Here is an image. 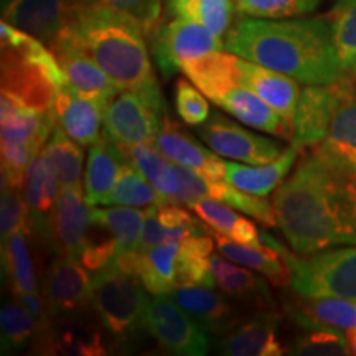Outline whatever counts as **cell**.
<instances>
[{"label": "cell", "instance_id": "31", "mask_svg": "<svg viewBox=\"0 0 356 356\" xmlns=\"http://www.w3.org/2000/svg\"><path fill=\"white\" fill-rule=\"evenodd\" d=\"M300 150L297 147H287L284 152L273 162L261 163V165L249 167L243 163L226 162V181L234 188L256 195V197H267L273 193L296 163Z\"/></svg>", "mask_w": 356, "mask_h": 356}, {"label": "cell", "instance_id": "6", "mask_svg": "<svg viewBox=\"0 0 356 356\" xmlns=\"http://www.w3.org/2000/svg\"><path fill=\"white\" fill-rule=\"evenodd\" d=\"M261 243L275 249L286 261L291 287L297 296L356 302V246L330 248L299 257L266 231H261Z\"/></svg>", "mask_w": 356, "mask_h": 356}, {"label": "cell", "instance_id": "24", "mask_svg": "<svg viewBox=\"0 0 356 356\" xmlns=\"http://www.w3.org/2000/svg\"><path fill=\"white\" fill-rule=\"evenodd\" d=\"M239 81L243 88L256 92L280 118L292 126L293 113L300 96L299 81L266 66L239 56Z\"/></svg>", "mask_w": 356, "mask_h": 356}, {"label": "cell", "instance_id": "22", "mask_svg": "<svg viewBox=\"0 0 356 356\" xmlns=\"http://www.w3.org/2000/svg\"><path fill=\"white\" fill-rule=\"evenodd\" d=\"M275 312H256L221 335V353L228 356H280L284 346L277 337Z\"/></svg>", "mask_w": 356, "mask_h": 356}, {"label": "cell", "instance_id": "8", "mask_svg": "<svg viewBox=\"0 0 356 356\" xmlns=\"http://www.w3.org/2000/svg\"><path fill=\"white\" fill-rule=\"evenodd\" d=\"M165 113L159 81L122 89L104 108V136L122 145L154 144Z\"/></svg>", "mask_w": 356, "mask_h": 356}, {"label": "cell", "instance_id": "33", "mask_svg": "<svg viewBox=\"0 0 356 356\" xmlns=\"http://www.w3.org/2000/svg\"><path fill=\"white\" fill-rule=\"evenodd\" d=\"M188 208L197 213V216L204 225H208V228L233 239V241L252 244V246L262 244L261 231L256 228L254 222L248 218L239 216L229 204L222 203L220 200L202 198Z\"/></svg>", "mask_w": 356, "mask_h": 356}, {"label": "cell", "instance_id": "4", "mask_svg": "<svg viewBox=\"0 0 356 356\" xmlns=\"http://www.w3.org/2000/svg\"><path fill=\"white\" fill-rule=\"evenodd\" d=\"M2 92L19 99L30 108L53 109L61 88L68 86L55 53L42 40L2 20Z\"/></svg>", "mask_w": 356, "mask_h": 356}, {"label": "cell", "instance_id": "38", "mask_svg": "<svg viewBox=\"0 0 356 356\" xmlns=\"http://www.w3.org/2000/svg\"><path fill=\"white\" fill-rule=\"evenodd\" d=\"M215 244L216 243L208 234L190 236L185 241H181L180 257H178L180 286H190V284L207 287L216 286L210 266V256Z\"/></svg>", "mask_w": 356, "mask_h": 356}, {"label": "cell", "instance_id": "48", "mask_svg": "<svg viewBox=\"0 0 356 356\" xmlns=\"http://www.w3.org/2000/svg\"><path fill=\"white\" fill-rule=\"evenodd\" d=\"M76 2L113 7L129 13L140 22L147 38L152 37V33L157 30L160 25V15H162V0H76Z\"/></svg>", "mask_w": 356, "mask_h": 356}, {"label": "cell", "instance_id": "45", "mask_svg": "<svg viewBox=\"0 0 356 356\" xmlns=\"http://www.w3.org/2000/svg\"><path fill=\"white\" fill-rule=\"evenodd\" d=\"M239 15L252 19H292L312 13L322 0H233Z\"/></svg>", "mask_w": 356, "mask_h": 356}, {"label": "cell", "instance_id": "23", "mask_svg": "<svg viewBox=\"0 0 356 356\" xmlns=\"http://www.w3.org/2000/svg\"><path fill=\"white\" fill-rule=\"evenodd\" d=\"M170 297L191 318L197 320L204 330L215 335H225L236 323L241 322L238 309L231 305L220 292L213 291V287L197 284L180 286L170 293Z\"/></svg>", "mask_w": 356, "mask_h": 356}, {"label": "cell", "instance_id": "9", "mask_svg": "<svg viewBox=\"0 0 356 356\" xmlns=\"http://www.w3.org/2000/svg\"><path fill=\"white\" fill-rule=\"evenodd\" d=\"M149 40L152 43L155 63L165 78H172L186 61L226 50L222 37L184 17L160 24Z\"/></svg>", "mask_w": 356, "mask_h": 356}, {"label": "cell", "instance_id": "16", "mask_svg": "<svg viewBox=\"0 0 356 356\" xmlns=\"http://www.w3.org/2000/svg\"><path fill=\"white\" fill-rule=\"evenodd\" d=\"M50 50L55 53L58 63L68 79V86L78 95L108 104L119 92L113 79L78 47L65 29L50 43Z\"/></svg>", "mask_w": 356, "mask_h": 356}, {"label": "cell", "instance_id": "15", "mask_svg": "<svg viewBox=\"0 0 356 356\" xmlns=\"http://www.w3.org/2000/svg\"><path fill=\"white\" fill-rule=\"evenodd\" d=\"M348 78L327 86H307L300 91L292 119V145L299 150L322 144Z\"/></svg>", "mask_w": 356, "mask_h": 356}, {"label": "cell", "instance_id": "28", "mask_svg": "<svg viewBox=\"0 0 356 356\" xmlns=\"http://www.w3.org/2000/svg\"><path fill=\"white\" fill-rule=\"evenodd\" d=\"M181 71L208 99L218 97L236 86L239 81V56L234 53L215 51L181 65Z\"/></svg>", "mask_w": 356, "mask_h": 356}, {"label": "cell", "instance_id": "3", "mask_svg": "<svg viewBox=\"0 0 356 356\" xmlns=\"http://www.w3.org/2000/svg\"><path fill=\"white\" fill-rule=\"evenodd\" d=\"M65 30L119 91L157 81L144 26L129 13L96 3H76L71 7Z\"/></svg>", "mask_w": 356, "mask_h": 356}, {"label": "cell", "instance_id": "53", "mask_svg": "<svg viewBox=\"0 0 356 356\" xmlns=\"http://www.w3.org/2000/svg\"><path fill=\"white\" fill-rule=\"evenodd\" d=\"M355 89H356V86H355Z\"/></svg>", "mask_w": 356, "mask_h": 356}, {"label": "cell", "instance_id": "37", "mask_svg": "<svg viewBox=\"0 0 356 356\" xmlns=\"http://www.w3.org/2000/svg\"><path fill=\"white\" fill-rule=\"evenodd\" d=\"M147 208L145 210H137L132 207L91 208V215L92 221L101 222L113 233L118 254H124V252L136 251L139 248Z\"/></svg>", "mask_w": 356, "mask_h": 356}, {"label": "cell", "instance_id": "36", "mask_svg": "<svg viewBox=\"0 0 356 356\" xmlns=\"http://www.w3.org/2000/svg\"><path fill=\"white\" fill-rule=\"evenodd\" d=\"M327 19L341 70L356 81V0H335Z\"/></svg>", "mask_w": 356, "mask_h": 356}, {"label": "cell", "instance_id": "35", "mask_svg": "<svg viewBox=\"0 0 356 356\" xmlns=\"http://www.w3.org/2000/svg\"><path fill=\"white\" fill-rule=\"evenodd\" d=\"M26 236L29 234L24 231H17L6 243H2V269L7 275L8 289L15 297L38 291Z\"/></svg>", "mask_w": 356, "mask_h": 356}, {"label": "cell", "instance_id": "27", "mask_svg": "<svg viewBox=\"0 0 356 356\" xmlns=\"http://www.w3.org/2000/svg\"><path fill=\"white\" fill-rule=\"evenodd\" d=\"M127 162L118 144L104 136L96 144L89 145L86 170H84V198L95 204H106V200L118 181L119 172Z\"/></svg>", "mask_w": 356, "mask_h": 356}, {"label": "cell", "instance_id": "10", "mask_svg": "<svg viewBox=\"0 0 356 356\" xmlns=\"http://www.w3.org/2000/svg\"><path fill=\"white\" fill-rule=\"evenodd\" d=\"M145 332L167 353L203 356L210 351V340L204 328L168 296L149 299Z\"/></svg>", "mask_w": 356, "mask_h": 356}, {"label": "cell", "instance_id": "13", "mask_svg": "<svg viewBox=\"0 0 356 356\" xmlns=\"http://www.w3.org/2000/svg\"><path fill=\"white\" fill-rule=\"evenodd\" d=\"M91 208L81 186H63L51 210L44 244L55 254L79 259L92 226Z\"/></svg>", "mask_w": 356, "mask_h": 356}, {"label": "cell", "instance_id": "34", "mask_svg": "<svg viewBox=\"0 0 356 356\" xmlns=\"http://www.w3.org/2000/svg\"><path fill=\"white\" fill-rule=\"evenodd\" d=\"M118 147L129 162L139 168L147 180L157 188L160 197L163 198V203H173L178 190V178L175 167L167 162L165 155L150 144H118Z\"/></svg>", "mask_w": 356, "mask_h": 356}, {"label": "cell", "instance_id": "19", "mask_svg": "<svg viewBox=\"0 0 356 356\" xmlns=\"http://www.w3.org/2000/svg\"><path fill=\"white\" fill-rule=\"evenodd\" d=\"M60 181L56 172L44 155V150L33 155L25 173L24 198L29 210L30 236L44 243L48 233V221L58 195H60Z\"/></svg>", "mask_w": 356, "mask_h": 356}, {"label": "cell", "instance_id": "47", "mask_svg": "<svg viewBox=\"0 0 356 356\" xmlns=\"http://www.w3.org/2000/svg\"><path fill=\"white\" fill-rule=\"evenodd\" d=\"M118 254L115 239L111 231L101 222L92 221L91 231L84 244L79 262L91 273H97L102 267H106Z\"/></svg>", "mask_w": 356, "mask_h": 356}, {"label": "cell", "instance_id": "29", "mask_svg": "<svg viewBox=\"0 0 356 356\" xmlns=\"http://www.w3.org/2000/svg\"><path fill=\"white\" fill-rule=\"evenodd\" d=\"M181 243H163L147 251L136 249V274L152 296H170L180 286Z\"/></svg>", "mask_w": 356, "mask_h": 356}, {"label": "cell", "instance_id": "7", "mask_svg": "<svg viewBox=\"0 0 356 356\" xmlns=\"http://www.w3.org/2000/svg\"><path fill=\"white\" fill-rule=\"evenodd\" d=\"M2 121V186L24 188L25 173L33 155L43 149L56 127L53 111L33 109L15 97L3 95Z\"/></svg>", "mask_w": 356, "mask_h": 356}, {"label": "cell", "instance_id": "46", "mask_svg": "<svg viewBox=\"0 0 356 356\" xmlns=\"http://www.w3.org/2000/svg\"><path fill=\"white\" fill-rule=\"evenodd\" d=\"M17 231H24L30 236L29 210H26L24 191L19 186H2V200H0L2 243H6Z\"/></svg>", "mask_w": 356, "mask_h": 356}, {"label": "cell", "instance_id": "42", "mask_svg": "<svg viewBox=\"0 0 356 356\" xmlns=\"http://www.w3.org/2000/svg\"><path fill=\"white\" fill-rule=\"evenodd\" d=\"M2 353L19 351L33 340L38 332V320L22 302H7L0 310Z\"/></svg>", "mask_w": 356, "mask_h": 356}, {"label": "cell", "instance_id": "39", "mask_svg": "<svg viewBox=\"0 0 356 356\" xmlns=\"http://www.w3.org/2000/svg\"><path fill=\"white\" fill-rule=\"evenodd\" d=\"M50 163L55 168L58 181L63 186H81L83 150L81 145L66 136L61 127L53 129L50 139L43 147Z\"/></svg>", "mask_w": 356, "mask_h": 356}, {"label": "cell", "instance_id": "30", "mask_svg": "<svg viewBox=\"0 0 356 356\" xmlns=\"http://www.w3.org/2000/svg\"><path fill=\"white\" fill-rule=\"evenodd\" d=\"M287 315L302 328L332 327L356 330V302L335 297H302L287 307Z\"/></svg>", "mask_w": 356, "mask_h": 356}, {"label": "cell", "instance_id": "17", "mask_svg": "<svg viewBox=\"0 0 356 356\" xmlns=\"http://www.w3.org/2000/svg\"><path fill=\"white\" fill-rule=\"evenodd\" d=\"M353 83V79L346 81L327 137L315 147V154L356 184V92Z\"/></svg>", "mask_w": 356, "mask_h": 356}, {"label": "cell", "instance_id": "50", "mask_svg": "<svg viewBox=\"0 0 356 356\" xmlns=\"http://www.w3.org/2000/svg\"><path fill=\"white\" fill-rule=\"evenodd\" d=\"M157 216H159V221L162 222L163 226H167V228H190V229H198V231L211 233L207 226H203L202 222L195 220L188 211L178 207L177 203L160 204L157 210Z\"/></svg>", "mask_w": 356, "mask_h": 356}, {"label": "cell", "instance_id": "5", "mask_svg": "<svg viewBox=\"0 0 356 356\" xmlns=\"http://www.w3.org/2000/svg\"><path fill=\"white\" fill-rule=\"evenodd\" d=\"M136 274L111 261L91 277V305L115 346H127L145 332L149 297Z\"/></svg>", "mask_w": 356, "mask_h": 356}, {"label": "cell", "instance_id": "25", "mask_svg": "<svg viewBox=\"0 0 356 356\" xmlns=\"http://www.w3.org/2000/svg\"><path fill=\"white\" fill-rule=\"evenodd\" d=\"M211 273L222 293L254 312H274V300L267 282L259 275L238 267L218 254L210 256Z\"/></svg>", "mask_w": 356, "mask_h": 356}, {"label": "cell", "instance_id": "12", "mask_svg": "<svg viewBox=\"0 0 356 356\" xmlns=\"http://www.w3.org/2000/svg\"><path fill=\"white\" fill-rule=\"evenodd\" d=\"M197 134L215 154L251 165L273 162L284 152L280 142L257 136L221 114L210 115L207 122L197 127Z\"/></svg>", "mask_w": 356, "mask_h": 356}, {"label": "cell", "instance_id": "26", "mask_svg": "<svg viewBox=\"0 0 356 356\" xmlns=\"http://www.w3.org/2000/svg\"><path fill=\"white\" fill-rule=\"evenodd\" d=\"M216 106L234 115L246 126L257 129L279 139H292V126L275 111L266 104L251 89L236 86L215 101Z\"/></svg>", "mask_w": 356, "mask_h": 356}, {"label": "cell", "instance_id": "51", "mask_svg": "<svg viewBox=\"0 0 356 356\" xmlns=\"http://www.w3.org/2000/svg\"><path fill=\"white\" fill-rule=\"evenodd\" d=\"M186 0H167V8H168V13H172V15H175L178 8H180Z\"/></svg>", "mask_w": 356, "mask_h": 356}, {"label": "cell", "instance_id": "52", "mask_svg": "<svg viewBox=\"0 0 356 356\" xmlns=\"http://www.w3.org/2000/svg\"><path fill=\"white\" fill-rule=\"evenodd\" d=\"M348 341H350L351 355H356V330L348 332Z\"/></svg>", "mask_w": 356, "mask_h": 356}, {"label": "cell", "instance_id": "41", "mask_svg": "<svg viewBox=\"0 0 356 356\" xmlns=\"http://www.w3.org/2000/svg\"><path fill=\"white\" fill-rule=\"evenodd\" d=\"M289 355L299 356H345L350 355L348 335L332 327L305 328L287 348Z\"/></svg>", "mask_w": 356, "mask_h": 356}, {"label": "cell", "instance_id": "20", "mask_svg": "<svg viewBox=\"0 0 356 356\" xmlns=\"http://www.w3.org/2000/svg\"><path fill=\"white\" fill-rule=\"evenodd\" d=\"M66 0H2V20L32 37L51 43L68 22Z\"/></svg>", "mask_w": 356, "mask_h": 356}, {"label": "cell", "instance_id": "11", "mask_svg": "<svg viewBox=\"0 0 356 356\" xmlns=\"http://www.w3.org/2000/svg\"><path fill=\"white\" fill-rule=\"evenodd\" d=\"M86 312L56 317L50 315L43 323H40L32 343L35 353L70 356L108 355V350L102 343V325L88 318Z\"/></svg>", "mask_w": 356, "mask_h": 356}, {"label": "cell", "instance_id": "32", "mask_svg": "<svg viewBox=\"0 0 356 356\" xmlns=\"http://www.w3.org/2000/svg\"><path fill=\"white\" fill-rule=\"evenodd\" d=\"M211 234L215 236L218 251L226 259L257 270L275 287L291 286V275H289L286 261L275 249L267 246V244L252 246V244L233 241V239L226 238L216 231H211Z\"/></svg>", "mask_w": 356, "mask_h": 356}, {"label": "cell", "instance_id": "49", "mask_svg": "<svg viewBox=\"0 0 356 356\" xmlns=\"http://www.w3.org/2000/svg\"><path fill=\"white\" fill-rule=\"evenodd\" d=\"M191 84L186 79H178L175 88V106L181 121L188 126L198 127L210 119L211 111L202 92Z\"/></svg>", "mask_w": 356, "mask_h": 356}, {"label": "cell", "instance_id": "18", "mask_svg": "<svg viewBox=\"0 0 356 356\" xmlns=\"http://www.w3.org/2000/svg\"><path fill=\"white\" fill-rule=\"evenodd\" d=\"M154 145L173 163L193 168L215 181H226V162L190 136L165 113Z\"/></svg>", "mask_w": 356, "mask_h": 356}, {"label": "cell", "instance_id": "43", "mask_svg": "<svg viewBox=\"0 0 356 356\" xmlns=\"http://www.w3.org/2000/svg\"><path fill=\"white\" fill-rule=\"evenodd\" d=\"M234 10L233 0H186L173 17L195 20L213 33L225 37L233 25Z\"/></svg>", "mask_w": 356, "mask_h": 356}, {"label": "cell", "instance_id": "1", "mask_svg": "<svg viewBox=\"0 0 356 356\" xmlns=\"http://www.w3.org/2000/svg\"><path fill=\"white\" fill-rule=\"evenodd\" d=\"M273 208L296 254L356 244V184L315 152L274 191Z\"/></svg>", "mask_w": 356, "mask_h": 356}, {"label": "cell", "instance_id": "21", "mask_svg": "<svg viewBox=\"0 0 356 356\" xmlns=\"http://www.w3.org/2000/svg\"><path fill=\"white\" fill-rule=\"evenodd\" d=\"M104 108V102L89 99L65 86L58 91L51 111L56 126L63 129L70 139L81 147H89L101 139Z\"/></svg>", "mask_w": 356, "mask_h": 356}, {"label": "cell", "instance_id": "44", "mask_svg": "<svg viewBox=\"0 0 356 356\" xmlns=\"http://www.w3.org/2000/svg\"><path fill=\"white\" fill-rule=\"evenodd\" d=\"M210 198L220 200V202L229 204L231 208L246 213V215L254 218L256 221H259L261 225L267 226V228L277 226L273 203L267 202L264 197H256V195L234 188L228 181L211 180Z\"/></svg>", "mask_w": 356, "mask_h": 356}, {"label": "cell", "instance_id": "2", "mask_svg": "<svg viewBox=\"0 0 356 356\" xmlns=\"http://www.w3.org/2000/svg\"><path fill=\"white\" fill-rule=\"evenodd\" d=\"M225 44L229 53L307 86H327L346 78L327 17L292 20L244 17L231 25Z\"/></svg>", "mask_w": 356, "mask_h": 356}, {"label": "cell", "instance_id": "40", "mask_svg": "<svg viewBox=\"0 0 356 356\" xmlns=\"http://www.w3.org/2000/svg\"><path fill=\"white\" fill-rule=\"evenodd\" d=\"M106 204H119V207L147 208L152 204H163L157 188L144 177L139 168L127 160L119 172L113 191L106 200Z\"/></svg>", "mask_w": 356, "mask_h": 356}, {"label": "cell", "instance_id": "14", "mask_svg": "<svg viewBox=\"0 0 356 356\" xmlns=\"http://www.w3.org/2000/svg\"><path fill=\"white\" fill-rule=\"evenodd\" d=\"M43 297L51 317L89 310L92 305L88 269L76 257L55 254L43 277Z\"/></svg>", "mask_w": 356, "mask_h": 356}]
</instances>
